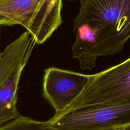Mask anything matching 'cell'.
Instances as JSON below:
<instances>
[{
	"instance_id": "cell-1",
	"label": "cell",
	"mask_w": 130,
	"mask_h": 130,
	"mask_svg": "<svg viewBox=\"0 0 130 130\" xmlns=\"http://www.w3.org/2000/svg\"><path fill=\"white\" fill-rule=\"evenodd\" d=\"M74 28L92 34L98 57L119 53L130 39V0H80Z\"/></svg>"
},
{
	"instance_id": "cell-2",
	"label": "cell",
	"mask_w": 130,
	"mask_h": 130,
	"mask_svg": "<svg viewBox=\"0 0 130 130\" xmlns=\"http://www.w3.org/2000/svg\"><path fill=\"white\" fill-rule=\"evenodd\" d=\"M62 0H0V15L25 28L37 44L62 24Z\"/></svg>"
},
{
	"instance_id": "cell-3",
	"label": "cell",
	"mask_w": 130,
	"mask_h": 130,
	"mask_svg": "<svg viewBox=\"0 0 130 130\" xmlns=\"http://www.w3.org/2000/svg\"><path fill=\"white\" fill-rule=\"evenodd\" d=\"M47 123L54 130H118L130 125V100L72 109Z\"/></svg>"
},
{
	"instance_id": "cell-4",
	"label": "cell",
	"mask_w": 130,
	"mask_h": 130,
	"mask_svg": "<svg viewBox=\"0 0 130 130\" xmlns=\"http://www.w3.org/2000/svg\"><path fill=\"white\" fill-rule=\"evenodd\" d=\"M129 100L130 57L119 64L91 75L82 93L64 112L90 105Z\"/></svg>"
},
{
	"instance_id": "cell-5",
	"label": "cell",
	"mask_w": 130,
	"mask_h": 130,
	"mask_svg": "<svg viewBox=\"0 0 130 130\" xmlns=\"http://www.w3.org/2000/svg\"><path fill=\"white\" fill-rule=\"evenodd\" d=\"M85 74L54 67L44 71L43 80V96L55 110V115L66 111L82 93L91 79Z\"/></svg>"
},
{
	"instance_id": "cell-6",
	"label": "cell",
	"mask_w": 130,
	"mask_h": 130,
	"mask_svg": "<svg viewBox=\"0 0 130 130\" xmlns=\"http://www.w3.org/2000/svg\"><path fill=\"white\" fill-rule=\"evenodd\" d=\"M33 43L35 42L31 35L26 30L5 48L0 61V87L15 68L30 55Z\"/></svg>"
},
{
	"instance_id": "cell-7",
	"label": "cell",
	"mask_w": 130,
	"mask_h": 130,
	"mask_svg": "<svg viewBox=\"0 0 130 130\" xmlns=\"http://www.w3.org/2000/svg\"><path fill=\"white\" fill-rule=\"evenodd\" d=\"M29 57L30 55L15 68L0 87V127L21 116L17 108V91L22 72Z\"/></svg>"
},
{
	"instance_id": "cell-8",
	"label": "cell",
	"mask_w": 130,
	"mask_h": 130,
	"mask_svg": "<svg viewBox=\"0 0 130 130\" xmlns=\"http://www.w3.org/2000/svg\"><path fill=\"white\" fill-rule=\"evenodd\" d=\"M0 130H54L47 121H39L28 117L20 116L17 119L0 127Z\"/></svg>"
},
{
	"instance_id": "cell-9",
	"label": "cell",
	"mask_w": 130,
	"mask_h": 130,
	"mask_svg": "<svg viewBox=\"0 0 130 130\" xmlns=\"http://www.w3.org/2000/svg\"><path fill=\"white\" fill-rule=\"evenodd\" d=\"M17 25L16 23L3 15H0V25L2 26H13Z\"/></svg>"
},
{
	"instance_id": "cell-10",
	"label": "cell",
	"mask_w": 130,
	"mask_h": 130,
	"mask_svg": "<svg viewBox=\"0 0 130 130\" xmlns=\"http://www.w3.org/2000/svg\"><path fill=\"white\" fill-rule=\"evenodd\" d=\"M118 130H130V125L124 127V128H121V129H119Z\"/></svg>"
},
{
	"instance_id": "cell-11",
	"label": "cell",
	"mask_w": 130,
	"mask_h": 130,
	"mask_svg": "<svg viewBox=\"0 0 130 130\" xmlns=\"http://www.w3.org/2000/svg\"><path fill=\"white\" fill-rule=\"evenodd\" d=\"M2 28H3V26H2V25H0V38H1V32H2Z\"/></svg>"
},
{
	"instance_id": "cell-12",
	"label": "cell",
	"mask_w": 130,
	"mask_h": 130,
	"mask_svg": "<svg viewBox=\"0 0 130 130\" xmlns=\"http://www.w3.org/2000/svg\"><path fill=\"white\" fill-rule=\"evenodd\" d=\"M2 57H3V52H0V61H1Z\"/></svg>"
}]
</instances>
